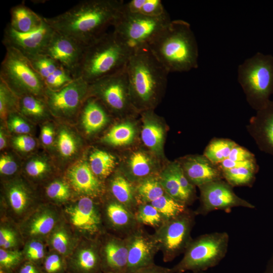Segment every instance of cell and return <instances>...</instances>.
I'll return each instance as SVG.
<instances>
[{"instance_id":"cell-28","label":"cell","mask_w":273,"mask_h":273,"mask_svg":"<svg viewBox=\"0 0 273 273\" xmlns=\"http://www.w3.org/2000/svg\"><path fill=\"white\" fill-rule=\"evenodd\" d=\"M159 178L165 193L170 197L187 206L192 202L193 198L183 190L169 167L162 172Z\"/></svg>"},{"instance_id":"cell-62","label":"cell","mask_w":273,"mask_h":273,"mask_svg":"<svg viewBox=\"0 0 273 273\" xmlns=\"http://www.w3.org/2000/svg\"><path fill=\"white\" fill-rule=\"evenodd\" d=\"M184 273H207V272H206L205 271H197V272L188 271V272H186Z\"/></svg>"},{"instance_id":"cell-46","label":"cell","mask_w":273,"mask_h":273,"mask_svg":"<svg viewBox=\"0 0 273 273\" xmlns=\"http://www.w3.org/2000/svg\"><path fill=\"white\" fill-rule=\"evenodd\" d=\"M43 263L44 273H63L67 270V264L57 254L49 255Z\"/></svg>"},{"instance_id":"cell-30","label":"cell","mask_w":273,"mask_h":273,"mask_svg":"<svg viewBox=\"0 0 273 273\" xmlns=\"http://www.w3.org/2000/svg\"><path fill=\"white\" fill-rule=\"evenodd\" d=\"M136 198L139 205L150 203L165 194L159 177L151 176L139 183L136 187Z\"/></svg>"},{"instance_id":"cell-55","label":"cell","mask_w":273,"mask_h":273,"mask_svg":"<svg viewBox=\"0 0 273 273\" xmlns=\"http://www.w3.org/2000/svg\"><path fill=\"white\" fill-rule=\"evenodd\" d=\"M16 270V273H43L36 264L29 261L22 263Z\"/></svg>"},{"instance_id":"cell-40","label":"cell","mask_w":273,"mask_h":273,"mask_svg":"<svg viewBox=\"0 0 273 273\" xmlns=\"http://www.w3.org/2000/svg\"><path fill=\"white\" fill-rule=\"evenodd\" d=\"M8 198L10 205L16 213L24 211L29 203V196L26 190L21 186L14 185L8 191Z\"/></svg>"},{"instance_id":"cell-37","label":"cell","mask_w":273,"mask_h":273,"mask_svg":"<svg viewBox=\"0 0 273 273\" xmlns=\"http://www.w3.org/2000/svg\"><path fill=\"white\" fill-rule=\"evenodd\" d=\"M56 223V218L49 211H43L36 214L28 225L29 234L42 236L50 233Z\"/></svg>"},{"instance_id":"cell-45","label":"cell","mask_w":273,"mask_h":273,"mask_svg":"<svg viewBox=\"0 0 273 273\" xmlns=\"http://www.w3.org/2000/svg\"><path fill=\"white\" fill-rule=\"evenodd\" d=\"M48 196L57 201H65L70 196L69 187L66 183L61 181H55L50 184L47 188Z\"/></svg>"},{"instance_id":"cell-10","label":"cell","mask_w":273,"mask_h":273,"mask_svg":"<svg viewBox=\"0 0 273 273\" xmlns=\"http://www.w3.org/2000/svg\"><path fill=\"white\" fill-rule=\"evenodd\" d=\"M88 96L100 100L116 112L121 113L128 109L132 100L126 69L89 84Z\"/></svg>"},{"instance_id":"cell-51","label":"cell","mask_w":273,"mask_h":273,"mask_svg":"<svg viewBox=\"0 0 273 273\" xmlns=\"http://www.w3.org/2000/svg\"><path fill=\"white\" fill-rule=\"evenodd\" d=\"M13 144L18 150L28 152L33 150L36 146V142L27 134H20L13 138Z\"/></svg>"},{"instance_id":"cell-3","label":"cell","mask_w":273,"mask_h":273,"mask_svg":"<svg viewBox=\"0 0 273 273\" xmlns=\"http://www.w3.org/2000/svg\"><path fill=\"white\" fill-rule=\"evenodd\" d=\"M131 55L113 31L106 32L85 46L76 78L87 83L120 72Z\"/></svg>"},{"instance_id":"cell-20","label":"cell","mask_w":273,"mask_h":273,"mask_svg":"<svg viewBox=\"0 0 273 273\" xmlns=\"http://www.w3.org/2000/svg\"><path fill=\"white\" fill-rule=\"evenodd\" d=\"M252 121L254 135L260 148L273 155V101L258 110Z\"/></svg>"},{"instance_id":"cell-2","label":"cell","mask_w":273,"mask_h":273,"mask_svg":"<svg viewBox=\"0 0 273 273\" xmlns=\"http://www.w3.org/2000/svg\"><path fill=\"white\" fill-rule=\"evenodd\" d=\"M148 48L169 72L189 71L198 66L197 41L185 21H171Z\"/></svg>"},{"instance_id":"cell-11","label":"cell","mask_w":273,"mask_h":273,"mask_svg":"<svg viewBox=\"0 0 273 273\" xmlns=\"http://www.w3.org/2000/svg\"><path fill=\"white\" fill-rule=\"evenodd\" d=\"M88 83L77 78L59 90L47 88L44 99L51 113L66 117L76 114L88 96Z\"/></svg>"},{"instance_id":"cell-56","label":"cell","mask_w":273,"mask_h":273,"mask_svg":"<svg viewBox=\"0 0 273 273\" xmlns=\"http://www.w3.org/2000/svg\"><path fill=\"white\" fill-rule=\"evenodd\" d=\"M41 139L43 144L47 146L52 145L54 140V131L50 125H44L41 130Z\"/></svg>"},{"instance_id":"cell-17","label":"cell","mask_w":273,"mask_h":273,"mask_svg":"<svg viewBox=\"0 0 273 273\" xmlns=\"http://www.w3.org/2000/svg\"><path fill=\"white\" fill-rule=\"evenodd\" d=\"M103 272L125 273L127 264L128 246L125 237L107 238L100 251Z\"/></svg>"},{"instance_id":"cell-4","label":"cell","mask_w":273,"mask_h":273,"mask_svg":"<svg viewBox=\"0 0 273 273\" xmlns=\"http://www.w3.org/2000/svg\"><path fill=\"white\" fill-rule=\"evenodd\" d=\"M132 101L142 107L153 105L169 73L149 48L132 54L126 68Z\"/></svg>"},{"instance_id":"cell-64","label":"cell","mask_w":273,"mask_h":273,"mask_svg":"<svg viewBox=\"0 0 273 273\" xmlns=\"http://www.w3.org/2000/svg\"><path fill=\"white\" fill-rule=\"evenodd\" d=\"M177 273H181V272H177Z\"/></svg>"},{"instance_id":"cell-39","label":"cell","mask_w":273,"mask_h":273,"mask_svg":"<svg viewBox=\"0 0 273 273\" xmlns=\"http://www.w3.org/2000/svg\"><path fill=\"white\" fill-rule=\"evenodd\" d=\"M19 98L0 80V115L5 119L18 108Z\"/></svg>"},{"instance_id":"cell-22","label":"cell","mask_w":273,"mask_h":273,"mask_svg":"<svg viewBox=\"0 0 273 273\" xmlns=\"http://www.w3.org/2000/svg\"><path fill=\"white\" fill-rule=\"evenodd\" d=\"M81 120L85 132L94 133L102 129L108 122V115L100 101L88 96L81 108Z\"/></svg>"},{"instance_id":"cell-24","label":"cell","mask_w":273,"mask_h":273,"mask_svg":"<svg viewBox=\"0 0 273 273\" xmlns=\"http://www.w3.org/2000/svg\"><path fill=\"white\" fill-rule=\"evenodd\" d=\"M11 19L8 23L15 31L26 33L40 28L44 23L39 16L23 3L13 7L10 10Z\"/></svg>"},{"instance_id":"cell-16","label":"cell","mask_w":273,"mask_h":273,"mask_svg":"<svg viewBox=\"0 0 273 273\" xmlns=\"http://www.w3.org/2000/svg\"><path fill=\"white\" fill-rule=\"evenodd\" d=\"M72 224L89 235L101 232L102 219L99 209L90 197L85 196L66 209Z\"/></svg>"},{"instance_id":"cell-43","label":"cell","mask_w":273,"mask_h":273,"mask_svg":"<svg viewBox=\"0 0 273 273\" xmlns=\"http://www.w3.org/2000/svg\"><path fill=\"white\" fill-rule=\"evenodd\" d=\"M57 146L61 155L64 157L72 156L76 151V143L68 130L62 129L58 136Z\"/></svg>"},{"instance_id":"cell-32","label":"cell","mask_w":273,"mask_h":273,"mask_svg":"<svg viewBox=\"0 0 273 273\" xmlns=\"http://www.w3.org/2000/svg\"><path fill=\"white\" fill-rule=\"evenodd\" d=\"M134 136V127L130 122H125L114 126L102 140L110 145L121 146L131 143Z\"/></svg>"},{"instance_id":"cell-31","label":"cell","mask_w":273,"mask_h":273,"mask_svg":"<svg viewBox=\"0 0 273 273\" xmlns=\"http://www.w3.org/2000/svg\"><path fill=\"white\" fill-rule=\"evenodd\" d=\"M89 161V165L94 174L101 177L109 176L116 165V159L114 156L100 150H96L91 153Z\"/></svg>"},{"instance_id":"cell-8","label":"cell","mask_w":273,"mask_h":273,"mask_svg":"<svg viewBox=\"0 0 273 273\" xmlns=\"http://www.w3.org/2000/svg\"><path fill=\"white\" fill-rule=\"evenodd\" d=\"M171 21L167 13L149 17L123 12L113 26V32L131 55L148 48Z\"/></svg>"},{"instance_id":"cell-13","label":"cell","mask_w":273,"mask_h":273,"mask_svg":"<svg viewBox=\"0 0 273 273\" xmlns=\"http://www.w3.org/2000/svg\"><path fill=\"white\" fill-rule=\"evenodd\" d=\"M142 225L125 237L127 242L128 258L125 273H133L154 264L155 256L159 251L154 235L149 234Z\"/></svg>"},{"instance_id":"cell-59","label":"cell","mask_w":273,"mask_h":273,"mask_svg":"<svg viewBox=\"0 0 273 273\" xmlns=\"http://www.w3.org/2000/svg\"><path fill=\"white\" fill-rule=\"evenodd\" d=\"M6 146V139L3 131L1 130L0 132V149L3 150Z\"/></svg>"},{"instance_id":"cell-58","label":"cell","mask_w":273,"mask_h":273,"mask_svg":"<svg viewBox=\"0 0 273 273\" xmlns=\"http://www.w3.org/2000/svg\"><path fill=\"white\" fill-rule=\"evenodd\" d=\"M263 273H273V254L268 261Z\"/></svg>"},{"instance_id":"cell-44","label":"cell","mask_w":273,"mask_h":273,"mask_svg":"<svg viewBox=\"0 0 273 273\" xmlns=\"http://www.w3.org/2000/svg\"><path fill=\"white\" fill-rule=\"evenodd\" d=\"M22 253L17 251H7L0 249L1 268L13 272L22 264Z\"/></svg>"},{"instance_id":"cell-6","label":"cell","mask_w":273,"mask_h":273,"mask_svg":"<svg viewBox=\"0 0 273 273\" xmlns=\"http://www.w3.org/2000/svg\"><path fill=\"white\" fill-rule=\"evenodd\" d=\"M229 236L226 232L205 234L193 239L172 273L205 271L218 265L225 256Z\"/></svg>"},{"instance_id":"cell-33","label":"cell","mask_w":273,"mask_h":273,"mask_svg":"<svg viewBox=\"0 0 273 273\" xmlns=\"http://www.w3.org/2000/svg\"><path fill=\"white\" fill-rule=\"evenodd\" d=\"M130 174L134 180L139 182L151 177L153 168L152 162L149 157L142 152L133 153L129 161Z\"/></svg>"},{"instance_id":"cell-29","label":"cell","mask_w":273,"mask_h":273,"mask_svg":"<svg viewBox=\"0 0 273 273\" xmlns=\"http://www.w3.org/2000/svg\"><path fill=\"white\" fill-rule=\"evenodd\" d=\"M18 109L22 114L36 119L46 117L50 112L44 99L32 95L20 97Z\"/></svg>"},{"instance_id":"cell-41","label":"cell","mask_w":273,"mask_h":273,"mask_svg":"<svg viewBox=\"0 0 273 273\" xmlns=\"http://www.w3.org/2000/svg\"><path fill=\"white\" fill-rule=\"evenodd\" d=\"M28 59L30 60L34 69L41 76L43 80L61 66L52 58L42 54Z\"/></svg>"},{"instance_id":"cell-18","label":"cell","mask_w":273,"mask_h":273,"mask_svg":"<svg viewBox=\"0 0 273 273\" xmlns=\"http://www.w3.org/2000/svg\"><path fill=\"white\" fill-rule=\"evenodd\" d=\"M182 168L188 180L193 185L199 187L223 178L218 167L205 156L188 158Z\"/></svg>"},{"instance_id":"cell-1","label":"cell","mask_w":273,"mask_h":273,"mask_svg":"<svg viewBox=\"0 0 273 273\" xmlns=\"http://www.w3.org/2000/svg\"><path fill=\"white\" fill-rule=\"evenodd\" d=\"M123 1L84 0L44 21L55 31L87 46L114 26L123 12Z\"/></svg>"},{"instance_id":"cell-42","label":"cell","mask_w":273,"mask_h":273,"mask_svg":"<svg viewBox=\"0 0 273 273\" xmlns=\"http://www.w3.org/2000/svg\"><path fill=\"white\" fill-rule=\"evenodd\" d=\"M74 78L71 74L62 66L58 68L44 80L47 88L57 90L68 84Z\"/></svg>"},{"instance_id":"cell-21","label":"cell","mask_w":273,"mask_h":273,"mask_svg":"<svg viewBox=\"0 0 273 273\" xmlns=\"http://www.w3.org/2000/svg\"><path fill=\"white\" fill-rule=\"evenodd\" d=\"M105 212L111 226L120 233L123 237L141 225L137 222L134 214L115 200L106 204Z\"/></svg>"},{"instance_id":"cell-7","label":"cell","mask_w":273,"mask_h":273,"mask_svg":"<svg viewBox=\"0 0 273 273\" xmlns=\"http://www.w3.org/2000/svg\"><path fill=\"white\" fill-rule=\"evenodd\" d=\"M6 49L1 65L0 80L19 98L32 95L44 99L47 87L30 60L13 48Z\"/></svg>"},{"instance_id":"cell-19","label":"cell","mask_w":273,"mask_h":273,"mask_svg":"<svg viewBox=\"0 0 273 273\" xmlns=\"http://www.w3.org/2000/svg\"><path fill=\"white\" fill-rule=\"evenodd\" d=\"M69 180L76 191L85 196L96 197L102 192V185L85 162L73 166L68 171Z\"/></svg>"},{"instance_id":"cell-34","label":"cell","mask_w":273,"mask_h":273,"mask_svg":"<svg viewBox=\"0 0 273 273\" xmlns=\"http://www.w3.org/2000/svg\"><path fill=\"white\" fill-rule=\"evenodd\" d=\"M256 170V166H244L225 170L221 173L232 187L246 186L254 180Z\"/></svg>"},{"instance_id":"cell-57","label":"cell","mask_w":273,"mask_h":273,"mask_svg":"<svg viewBox=\"0 0 273 273\" xmlns=\"http://www.w3.org/2000/svg\"><path fill=\"white\" fill-rule=\"evenodd\" d=\"M16 239L13 232L6 228H1L0 230V246H3L9 241Z\"/></svg>"},{"instance_id":"cell-38","label":"cell","mask_w":273,"mask_h":273,"mask_svg":"<svg viewBox=\"0 0 273 273\" xmlns=\"http://www.w3.org/2000/svg\"><path fill=\"white\" fill-rule=\"evenodd\" d=\"M137 222L141 225H147L158 228L165 221L159 211L150 203L140 204L135 212Z\"/></svg>"},{"instance_id":"cell-49","label":"cell","mask_w":273,"mask_h":273,"mask_svg":"<svg viewBox=\"0 0 273 273\" xmlns=\"http://www.w3.org/2000/svg\"><path fill=\"white\" fill-rule=\"evenodd\" d=\"M16 111L9 114L8 125L10 129L20 134H26L31 130L28 125L23 118Z\"/></svg>"},{"instance_id":"cell-53","label":"cell","mask_w":273,"mask_h":273,"mask_svg":"<svg viewBox=\"0 0 273 273\" xmlns=\"http://www.w3.org/2000/svg\"><path fill=\"white\" fill-rule=\"evenodd\" d=\"M17 170L16 162L8 155H3L0 159V172L7 175L13 174Z\"/></svg>"},{"instance_id":"cell-14","label":"cell","mask_w":273,"mask_h":273,"mask_svg":"<svg viewBox=\"0 0 273 273\" xmlns=\"http://www.w3.org/2000/svg\"><path fill=\"white\" fill-rule=\"evenodd\" d=\"M54 32V30L44 20L40 28L26 33L17 32L8 24L2 43L6 48H13L29 58L42 54Z\"/></svg>"},{"instance_id":"cell-26","label":"cell","mask_w":273,"mask_h":273,"mask_svg":"<svg viewBox=\"0 0 273 273\" xmlns=\"http://www.w3.org/2000/svg\"><path fill=\"white\" fill-rule=\"evenodd\" d=\"M123 12L149 17H159L166 13L160 0H131L124 2Z\"/></svg>"},{"instance_id":"cell-27","label":"cell","mask_w":273,"mask_h":273,"mask_svg":"<svg viewBox=\"0 0 273 273\" xmlns=\"http://www.w3.org/2000/svg\"><path fill=\"white\" fill-rule=\"evenodd\" d=\"M141 132L144 144L151 150L158 153L161 151L164 139L162 127L147 114Z\"/></svg>"},{"instance_id":"cell-47","label":"cell","mask_w":273,"mask_h":273,"mask_svg":"<svg viewBox=\"0 0 273 273\" xmlns=\"http://www.w3.org/2000/svg\"><path fill=\"white\" fill-rule=\"evenodd\" d=\"M51 242L53 248L59 253L66 255L68 253L69 238L64 229H60L57 230L53 235Z\"/></svg>"},{"instance_id":"cell-25","label":"cell","mask_w":273,"mask_h":273,"mask_svg":"<svg viewBox=\"0 0 273 273\" xmlns=\"http://www.w3.org/2000/svg\"><path fill=\"white\" fill-rule=\"evenodd\" d=\"M110 189L115 200L134 214L139 202L135 188L132 186L129 180L121 175H116L111 181Z\"/></svg>"},{"instance_id":"cell-61","label":"cell","mask_w":273,"mask_h":273,"mask_svg":"<svg viewBox=\"0 0 273 273\" xmlns=\"http://www.w3.org/2000/svg\"><path fill=\"white\" fill-rule=\"evenodd\" d=\"M0 273H13V272L8 271H7V270H5L4 269L1 268Z\"/></svg>"},{"instance_id":"cell-36","label":"cell","mask_w":273,"mask_h":273,"mask_svg":"<svg viewBox=\"0 0 273 273\" xmlns=\"http://www.w3.org/2000/svg\"><path fill=\"white\" fill-rule=\"evenodd\" d=\"M236 144L227 139H216L212 141L206 147L204 156L215 165L221 162L230 154Z\"/></svg>"},{"instance_id":"cell-5","label":"cell","mask_w":273,"mask_h":273,"mask_svg":"<svg viewBox=\"0 0 273 273\" xmlns=\"http://www.w3.org/2000/svg\"><path fill=\"white\" fill-rule=\"evenodd\" d=\"M238 79L251 105L262 109L273 93V56L258 52L245 60L238 67Z\"/></svg>"},{"instance_id":"cell-63","label":"cell","mask_w":273,"mask_h":273,"mask_svg":"<svg viewBox=\"0 0 273 273\" xmlns=\"http://www.w3.org/2000/svg\"><path fill=\"white\" fill-rule=\"evenodd\" d=\"M101 273H111V272H102Z\"/></svg>"},{"instance_id":"cell-50","label":"cell","mask_w":273,"mask_h":273,"mask_svg":"<svg viewBox=\"0 0 273 273\" xmlns=\"http://www.w3.org/2000/svg\"><path fill=\"white\" fill-rule=\"evenodd\" d=\"M44 256V247L40 242L33 241L28 244L25 251L27 261L35 263L41 261Z\"/></svg>"},{"instance_id":"cell-60","label":"cell","mask_w":273,"mask_h":273,"mask_svg":"<svg viewBox=\"0 0 273 273\" xmlns=\"http://www.w3.org/2000/svg\"><path fill=\"white\" fill-rule=\"evenodd\" d=\"M15 244L16 239H12L6 243L2 247L4 249H9L14 246Z\"/></svg>"},{"instance_id":"cell-52","label":"cell","mask_w":273,"mask_h":273,"mask_svg":"<svg viewBox=\"0 0 273 273\" xmlns=\"http://www.w3.org/2000/svg\"><path fill=\"white\" fill-rule=\"evenodd\" d=\"M47 163L41 159H33L29 161L25 167L27 174L32 177L41 176L48 170Z\"/></svg>"},{"instance_id":"cell-9","label":"cell","mask_w":273,"mask_h":273,"mask_svg":"<svg viewBox=\"0 0 273 273\" xmlns=\"http://www.w3.org/2000/svg\"><path fill=\"white\" fill-rule=\"evenodd\" d=\"M196 214L187 208L184 212L165 220L154 235L164 262H170L184 253L193 239L191 232Z\"/></svg>"},{"instance_id":"cell-15","label":"cell","mask_w":273,"mask_h":273,"mask_svg":"<svg viewBox=\"0 0 273 273\" xmlns=\"http://www.w3.org/2000/svg\"><path fill=\"white\" fill-rule=\"evenodd\" d=\"M85 46L54 30L41 54L56 61L75 79Z\"/></svg>"},{"instance_id":"cell-23","label":"cell","mask_w":273,"mask_h":273,"mask_svg":"<svg viewBox=\"0 0 273 273\" xmlns=\"http://www.w3.org/2000/svg\"><path fill=\"white\" fill-rule=\"evenodd\" d=\"M98 245L83 248L67 262L69 273H101V259Z\"/></svg>"},{"instance_id":"cell-12","label":"cell","mask_w":273,"mask_h":273,"mask_svg":"<svg viewBox=\"0 0 273 273\" xmlns=\"http://www.w3.org/2000/svg\"><path fill=\"white\" fill-rule=\"evenodd\" d=\"M200 205L196 214L206 215L215 210L230 211L234 207L254 208L255 206L238 197L232 186L222 179L214 181L199 187Z\"/></svg>"},{"instance_id":"cell-35","label":"cell","mask_w":273,"mask_h":273,"mask_svg":"<svg viewBox=\"0 0 273 273\" xmlns=\"http://www.w3.org/2000/svg\"><path fill=\"white\" fill-rule=\"evenodd\" d=\"M150 204L161 214L164 220L173 218L184 212L187 206L165 194Z\"/></svg>"},{"instance_id":"cell-54","label":"cell","mask_w":273,"mask_h":273,"mask_svg":"<svg viewBox=\"0 0 273 273\" xmlns=\"http://www.w3.org/2000/svg\"><path fill=\"white\" fill-rule=\"evenodd\" d=\"M133 273H172L171 268L154 264L139 269Z\"/></svg>"},{"instance_id":"cell-48","label":"cell","mask_w":273,"mask_h":273,"mask_svg":"<svg viewBox=\"0 0 273 273\" xmlns=\"http://www.w3.org/2000/svg\"><path fill=\"white\" fill-rule=\"evenodd\" d=\"M168 167L183 190L193 198L194 186L186 177L182 167L178 163H173Z\"/></svg>"}]
</instances>
